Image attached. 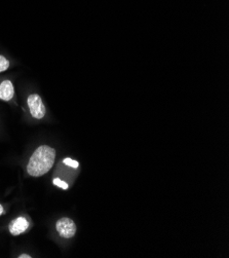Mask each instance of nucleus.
I'll list each match as a JSON object with an SVG mask.
<instances>
[{"mask_svg": "<svg viewBox=\"0 0 229 258\" xmlns=\"http://www.w3.org/2000/svg\"><path fill=\"white\" fill-rule=\"evenodd\" d=\"M63 163H64L65 165L71 167V168H74V169L79 168V166H80V164H79L78 161H74V160H71V159H64V160H63Z\"/></svg>", "mask_w": 229, "mask_h": 258, "instance_id": "nucleus-8", "label": "nucleus"}, {"mask_svg": "<svg viewBox=\"0 0 229 258\" xmlns=\"http://www.w3.org/2000/svg\"><path fill=\"white\" fill-rule=\"evenodd\" d=\"M15 95V89L11 81H5L0 84V100L10 101Z\"/></svg>", "mask_w": 229, "mask_h": 258, "instance_id": "nucleus-5", "label": "nucleus"}, {"mask_svg": "<svg viewBox=\"0 0 229 258\" xmlns=\"http://www.w3.org/2000/svg\"><path fill=\"white\" fill-rule=\"evenodd\" d=\"M28 106L31 115L36 119H41L45 115V107L43 105L42 99L37 94H32L27 99Z\"/></svg>", "mask_w": 229, "mask_h": 258, "instance_id": "nucleus-3", "label": "nucleus"}, {"mask_svg": "<svg viewBox=\"0 0 229 258\" xmlns=\"http://www.w3.org/2000/svg\"><path fill=\"white\" fill-rule=\"evenodd\" d=\"M29 227V222L25 217H18L12 221L10 225V233L13 236H19L25 233Z\"/></svg>", "mask_w": 229, "mask_h": 258, "instance_id": "nucleus-4", "label": "nucleus"}, {"mask_svg": "<svg viewBox=\"0 0 229 258\" xmlns=\"http://www.w3.org/2000/svg\"><path fill=\"white\" fill-rule=\"evenodd\" d=\"M4 207H3V206L2 205H0V215H2V214H4Z\"/></svg>", "mask_w": 229, "mask_h": 258, "instance_id": "nucleus-10", "label": "nucleus"}, {"mask_svg": "<svg viewBox=\"0 0 229 258\" xmlns=\"http://www.w3.org/2000/svg\"><path fill=\"white\" fill-rule=\"evenodd\" d=\"M58 234L64 239H71L76 234V225L74 221L68 217H63L56 223Z\"/></svg>", "mask_w": 229, "mask_h": 258, "instance_id": "nucleus-2", "label": "nucleus"}, {"mask_svg": "<svg viewBox=\"0 0 229 258\" xmlns=\"http://www.w3.org/2000/svg\"><path fill=\"white\" fill-rule=\"evenodd\" d=\"M9 67H10V61L6 57L0 55V72L8 70Z\"/></svg>", "mask_w": 229, "mask_h": 258, "instance_id": "nucleus-6", "label": "nucleus"}, {"mask_svg": "<svg viewBox=\"0 0 229 258\" xmlns=\"http://www.w3.org/2000/svg\"><path fill=\"white\" fill-rule=\"evenodd\" d=\"M31 256H29V255H27V254H22V255H20L19 256V258H30Z\"/></svg>", "mask_w": 229, "mask_h": 258, "instance_id": "nucleus-9", "label": "nucleus"}, {"mask_svg": "<svg viewBox=\"0 0 229 258\" xmlns=\"http://www.w3.org/2000/svg\"><path fill=\"white\" fill-rule=\"evenodd\" d=\"M56 159V150L47 145L39 146L31 156L27 165L30 176L40 177L53 168Z\"/></svg>", "mask_w": 229, "mask_h": 258, "instance_id": "nucleus-1", "label": "nucleus"}, {"mask_svg": "<svg viewBox=\"0 0 229 258\" xmlns=\"http://www.w3.org/2000/svg\"><path fill=\"white\" fill-rule=\"evenodd\" d=\"M53 183H54L56 186L61 187L62 189H68V187H69V185H68L67 182L63 181V180H61V179H59V178H55Z\"/></svg>", "mask_w": 229, "mask_h": 258, "instance_id": "nucleus-7", "label": "nucleus"}]
</instances>
